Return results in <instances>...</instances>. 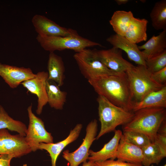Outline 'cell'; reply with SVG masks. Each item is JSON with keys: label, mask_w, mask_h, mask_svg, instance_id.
Wrapping results in <instances>:
<instances>
[{"label": "cell", "mask_w": 166, "mask_h": 166, "mask_svg": "<svg viewBox=\"0 0 166 166\" xmlns=\"http://www.w3.org/2000/svg\"><path fill=\"white\" fill-rule=\"evenodd\" d=\"M128 0H115V1L119 5L125 4L129 2Z\"/></svg>", "instance_id": "cell-34"}, {"label": "cell", "mask_w": 166, "mask_h": 166, "mask_svg": "<svg viewBox=\"0 0 166 166\" xmlns=\"http://www.w3.org/2000/svg\"><path fill=\"white\" fill-rule=\"evenodd\" d=\"M48 103L51 107L62 110L66 101L67 93L61 91L54 81L48 80L46 83Z\"/></svg>", "instance_id": "cell-22"}, {"label": "cell", "mask_w": 166, "mask_h": 166, "mask_svg": "<svg viewBox=\"0 0 166 166\" xmlns=\"http://www.w3.org/2000/svg\"><path fill=\"white\" fill-rule=\"evenodd\" d=\"M97 59L108 69L117 73H125L134 65L123 58L121 49L113 47L107 49H93Z\"/></svg>", "instance_id": "cell-10"}, {"label": "cell", "mask_w": 166, "mask_h": 166, "mask_svg": "<svg viewBox=\"0 0 166 166\" xmlns=\"http://www.w3.org/2000/svg\"><path fill=\"white\" fill-rule=\"evenodd\" d=\"M13 157L8 154L0 155V166H10V162Z\"/></svg>", "instance_id": "cell-32"}, {"label": "cell", "mask_w": 166, "mask_h": 166, "mask_svg": "<svg viewBox=\"0 0 166 166\" xmlns=\"http://www.w3.org/2000/svg\"><path fill=\"white\" fill-rule=\"evenodd\" d=\"M31 21L38 35L41 36L64 37L77 31L62 27L44 15L35 14Z\"/></svg>", "instance_id": "cell-11"}, {"label": "cell", "mask_w": 166, "mask_h": 166, "mask_svg": "<svg viewBox=\"0 0 166 166\" xmlns=\"http://www.w3.org/2000/svg\"><path fill=\"white\" fill-rule=\"evenodd\" d=\"M94 162L91 160H89L88 162H84L81 166H93Z\"/></svg>", "instance_id": "cell-35"}, {"label": "cell", "mask_w": 166, "mask_h": 166, "mask_svg": "<svg viewBox=\"0 0 166 166\" xmlns=\"http://www.w3.org/2000/svg\"><path fill=\"white\" fill-rule=\"evenodd\" d=\"M152 79L158 84L166 85V67L154 73H152Z\"/></svg>", "instance_id": "cell-30"}, {"label": "cell", "mask_w": 166, "mask_h": 166, "mask_svg": "<svg viewBox=\"0 0 166 166\" xmlns=\"http://www.w3.org/2000/svg\"><path fill=\"white\" fill-rule=\"evenodd\" d=\"M36 39L42 48L49 53L66 49L77 52L88 47L102 46L99 43L81 37L77 31L64 37H42L38 35Z\"/></svg>", "instance_id": "cell-5"}, {"label": "cell", "mask_w": 166, "mask_h": 166, "mask_svg": "<svg viewBox=\"0 0 166 166\" xmlns=\"http://www.w3.org/2000/svg\"><path fill=\"white\" fill-rule=\"evenodd\" d=\"M32 104L27 108L29 123L25 138L32 151L38 149L41 143H52L53 139L51 133L45 129L44 123L33 113Z\"/></svg>", "instance_id": "cell-7"}, {"label": "cell", "mask_w": 166, "mask_h": 166, "mask_svg": "<svg viewBox=\"0 0 166 166\" xmlns=\"http://www.w3.org/2000/svg\"><path fill=\"white\" fill-rule=\"evenodd\" d=\"M22 166H27V165L26 164H24Z\"/></svg>", "instance_id": "cell-36"}, {"label": "cell", "mask_w": 166, "mask_h": 166, "mask_svg": "<svg viewBox=\"0 0 166 166\" xmlns=\"http://www.w3.org/2000/svg\"><path fill=\"white\" fill-rule=\"evenodd\" d=\"M154 142L163 151L166 152V134L157 133Z\"/></svg>", "instance_id": "cell-31"}, {"label": "cell", "mask_w": 166, "mask_h": 166, "mask_svg": "<svg viewBox=\"0 0 166 166\" xmlns=\"http://www.w3.org/2000/svg\"><path fill=\"white\" fill-rule=\"evenodd\" d=\"M48 78V72H38L32 78L24 81L21 83L26 88L27 92L35 94L37 96L38 105L36 112L37 114H41L43 107L48 103V98L46 83Z\"/></svg>", "instance_id": "cell-12"}, {"label": "cell", "mask_w": 166, "mask_h": 166, "mask_svg": "<svg viewBox=\"0 0 166 166\" xmlns=\"http://www.w3.org/2000/svg\"><path fill=\"white\" fill-rule=\"evenodd\" d=\"M2 128L17 132L24 136L26 135L27 130L25 124L14 119L9 116L3 107L0 105V129Z\"/></svg>", "instance_id": "cell-26"}, {"label": "cell", "mask_w": 166, "mask_h": 166, "mask_svg": "<svg viewBox=\"0 0 166 166\" xmlns=\"http://www.w3.org/2000/svg\"><path fill=\"white\" fill-rule=\"evenodd\" d=\"M121 131L118 129L114 131L113 138L99 151L94 152L89 150V160L95 162L105 161L109 159H116L117 153L120 138L122 135Z\"/></svg>", "instance_id": "cell-17"}, {"label": "cell", "mask_w": 166, "mask_h": 166, "mask_svg": "<svg viewBox=\"0 0 166 166\" xmlns=\"http://www.w3.org/2000/svg\"><path fill=\"white\" fill-rule=\"evenodd\" d=\"M131 120L122 126L123 131H133L146 135L151 142H154L158 130L166 119L165 108H145L134 112Z\"/></svg>", "instance_id": "cell-2"}, {"label": "cell", "mask_w": 166, "mask_h": 166, "mask_svg": "<svg viewBox=\"0 0 166 166\" xmlns=\"http://www.w3.org/2000/svg\"><path fill=\"white\" fill-rule=\"evenodd\" d=\"M81 73L88 81L106 75L117 74L100 61L93 49H85L74 55Z\"/></svg>", "instance_id": "cell-6"}, {"label": "cell", "mask_w": 166, "mask_h": 166, "mask_svg": "<svg viewBox=\"0 0 166 166\" xmlns=\"http://www.w3.org/2000/svg\"><path fill=\"white\" fill-rule=\"evenodd\" d=\"M122 135L129 142L141 148L151 142L146 135L141 132L133 131H123Z\"/></svg>", "instance_id": "cell-27"}, {"label": "cell", "mask_w": 166, "mask_h": 166, "mask_svg": "<svg viewBox=\"0 0 166 166\" xmlns=\"http://www.w3.org/2000/svg\"><path fill=\"white\" fill-rule=\"evenodd\" d=\"M146 67L152 73L166 67V50L145 61Z\"/></svg>", "instance_id": "cell-28"}, {"label": "cell", "mask_w": 166, "mask_h": 166, "mask_svg": "<svg viewBox=\"0 0 166 166\" xmlns=\"http://www.w3.org/2000/svg\"><path fill=\"white\" fill-rule=\"evenodd\" d=\"M148 21L145 18L134 17L132 20L124 36L135 44L145 41L147 38V29Z\"/></svg>", "instance_id": "cell-21"}, {"label": "cell", "mask_w": 166, "mask_h": 166, "mask_svg": "<svg viewBox=\"0 0 166 166\" xmlns=\"http://www.w3.org/2000/svg\"><path fill=\"white\" fill-rule=\"evenodd\" d=\"M125 74L134 102L141 101L149 93L165 86L153 80L152 73L143 65H133L127 70Z\"/></svg>", "instance_id": "cell-4"}, {"label": "cell", "mask_w": 166, "mask_h": 166, "mask_svg": "<svg viewBox=\"0 0 166 166\" xmlns=\"http://www.w3.org/2000/svg\"><path fill=\"white\" fill-rule=\"evenodd\" d=\"M82 128L81 124H78L70 131L67 137L63 140L56 143H41L39 144L38 149L45 150L49 153L51 158L52 166H56L57 160L61 152L66 146L77 139Z\"/></svg>", "instance_id": "cell-15"}, {"label": "cell", "mask_w": 166, "mask_h": 166, "mask_svg": "<svg viewBox=\"0 0 166 166\" xmlns=\"http://www.w3.org/2000/svg\"><path fill=\"white\" fill-rule=\"evenodd\" d=\"M116 158L123 162L141 164L143 159L142 148L129 142L122 134L118 147Z\"/></svg>", "instance_id": "cell-16"}, {"label": "cell", "mask_w": 166, "mask_h": 166, "mask_svg": "<svg viewBox=\"0 0 166 166\" xmlns=\"http://www.w3.org/2000/svg\"><path fill=\"white\" fill-rule=\"evenodd\" d=\"M48 80L55 82L60 87L64 84L65 67L62 57L54 52H50L47 62Z\"/></svg>", "instance_id": "cell-20"}, {"label": "cell", "mask_w": 166, "mask_h": 166, "mask_svg": "<svg viewBox=\"0 0 166 166\" xmlns=\"http://www.w3.org/2000/svg\"><path fill=\"white\" fill-rule=\"evenodd\" d=\"M162 166H166V164H164V165H163Z\"/></svg>", "instance_id": "cell-37"}, {"label": "cell", "mask_w": 166, "mask_h": 166, "mask_svg": "<svg viewBox=\"0 0 166 166\" xmlns=\"http://www.w3.org/2000/svg\"><path fill=\"white\" fill-rule=\"evenodd\" d=\"M141 148L143 155L141 164L144 166H150L154 164H158L166 157V152L155 142H151Z\"/></svg>", "instance_id": "cell-24"}, {"label": "cell", "mask_w": 166, "mask_h": 166, "mask_svg": "<svg viewBox=\"0 0 166 166\" xmlns=\"http://www.w3.org/2000/svg\"><path fill=\"white\" fill-rule=\"evenodd\" d=\"M32 152L25 136L10 134L6 128L0 129V155L8 154L19 157Z\"/></svg>", "instance_id": "cell-9"}, {"label": "cell", "mask_w": 166, "mask_h": 166, "mask_svg": "<svg viewBox=\"0 0 166 166\" xmlns=\"http://www.w3.org/2000/svg\"><path fill=\"white\" fill-rule=\"evenodd\" d=\"M150 108H166V86L160 89L153 91L145 97L141 101L134 102L132 111Z\"/></svg>", "instance_id": "cell-19"}, {"label": "cell", "mask_w": 166, "mask_h": 166, "mask_svg": "<svg viewBox=\"0 0 166 166\" xmlns=\"http://www.w3.org/2000/svg\"><path fill=\"white\" fill-rule=\"evenodd\" d=\"M157 133L166 134V119L164 120L160 125Z\"/></svg>", "instance_id": "cell-33"}, {"label": "cell", "mask_w": 166, "mask_h": 166, "mask_svg": "<svg viewBox=\"0 0 166 166\" xmlns=\"http://www.w3.org/2000/svg\"><path fill=\"white\" fill-rule=\"evenodd\" d=\"M36 76L29 68L18 67L0 62V76L11 88H16L22 82Z\"/></svg>", "instance_id": "cell-13"}, {"label": "cell", "mask_w": 166, "mask_h": 166, "mask_svg": "<svg viewBox=\"0 0 166 166\" xmlns=\"http://www.w3.org/2000/svg\"><path fill=\"white\" fill-rule=\"evenodd\" d=\"M134 17L133 14L131 11L118 10L113 13L109 22L116 34L124 36Z\"/></svg>", "instance_id": "cell-23"}, {"label": "cell", "mask_w": 166, "mask_h": 166, "mask_svg": "<svg viewBox=\"0 0 166 166\" xmlns=\"http://www.w3.org/2000/svg\"><path fill=\"white\" fill-rule=\"evenodd\" d=\"M93 166H143L142 164H135L121 161L117 160L109 159L94 162Z\"/></svg>", "instance_id": "cell-29"}, {"label": "cell", "mask_w": 166, "mask_h": 166, "mask_svg": "<svg viewBox=\"0 0 166 166\" xmlns=\"http://www.w3.org/2000/svg\"><path fill=\"white\" fill-rule=\"evenodd\" d=\"M97 126L96 119L91 121L87 126L85 137L78 149L73 152H70L69 150L63 152L62 156L69 163L70 166H78L88 160L89 148L94 141L96 140Z\"/></svg>", "instance_id": "cell-8"}, {"label": "cell", "mask_w": 166, "mask_h": 166, "mask_svg": "<svg viewBox=\"0 0 166 166\" xmlns=\"http://www.w3.org/2000/svg\"><path fill=\"white\" fill-rule=\"evenodd\" d=\"M88 81L98 95L116 106L132 111L133 102L125 73L101 76Z\"/></svg>", "instance_id": "cell-1"}, {"label": "cell", "mask_w": 166, "mask_h": 166, "mask_svg": "<svg viewBox=\"0 0 166 166\" xmlns=\"http://www.w3.org/2000/svg\"><path fill=\"white\" fill-rule=\"evenodd\" d=\"M152 25L157 30L166 29V0L156 2L150 13Z\"/></svg>", "instance_id": "cell-25"}, {"label": "cell", "mask_w": 166, "mask_h": 166, "mask_svg": "<svg viewBox=\"0 0 166 166\" xmlns=\"http://www.w3.org/2000/svg\"><path fill=\"white\" fill-rule=\"evenodd\" d=\"M145 60L158 55L166 50V29L158 35L153 36L145 43L138 46Z\"/></svg>", "instance_id": "cell-18"}, {"label": "cell", "mask_w": 166, "mask_h": 166, "mask_svg": "<svg viewBox=\"0 0 166 166\" xmlns=\"http://www.w3.org/2000/svg\"><path fill=\"white\" fill-rule=\"evenodd\" d=\"M106 41L113 47L124 51L128 58L138 65L146 67L145 60L136 44L131 42L125 37L117 34L110 35L106 39Z\"/></svg>", "instance_id": "cell-14"}, {"label": "cell", "mask_w": 166, "mask_h": 166, "mask_svg": "<svg viewBox=\"0 0 166 166\" xmlns=\"http://www.w3.org/2000/svg\"><path fill=\"white\" fill-rule=\"evenodd\" d=\"M97 100L101 128L96 140L105 134L114 131L118 126L125 124L134 115V112L113 105L102 96L98 95Z\"/></svg>", "instance_id": "cell-3"}]
</instances>
